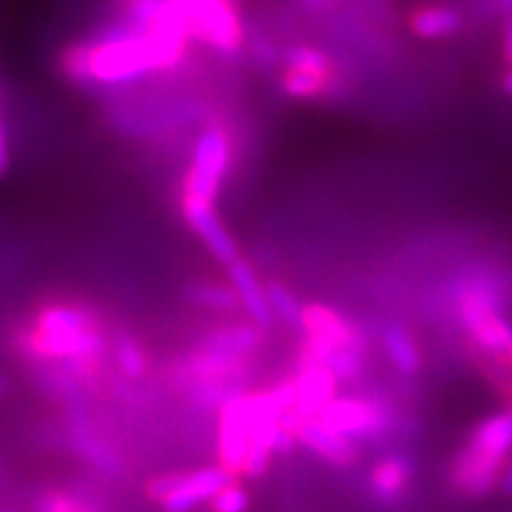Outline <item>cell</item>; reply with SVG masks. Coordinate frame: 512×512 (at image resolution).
<instances>
[{
	"label": "cell",
	"instance_id": "obj_11",
	"mask_svg": "<svg viewBox=\"0 0 512 512\" xmlns=\"http://www.w3.org/2000/svg\"><path fill=\"white\" fill-rule=\"evenodd\" d=\"M69 422H72V430H69V439H72L74 451L86 460L88 465H93L95 470H100L107 477H119L121 475V463L114 456V451L105 441H100L93 432V422L88 418L86 403H69Z\"/></svg>",
	"mask_w": 512,
	"mask_h": 512
},
{
	"label": "cell",
	"instance_id": "obj_34",
	"mask_svg": "<svg viewBox=\"0 0 512 512\" xmlns=\"http://www.w3.org/2000/svg\"><path fill=\"white\" fill-rule=\"evenodd\" d=\"M302 3H304V8H306V10H311V12H320V10L328 8L330 0H302Z\"/></svg>",
	"mask_w": 512,
	"mask_h": 512
},
{
	"label": "cell",
	"instance_id": "obj_32",
	"mask_svg": "<svg viewBox=\"0 0 512 512\" xmlns=\"http://www.w3.org/2000/svg\"><path fill=\"white\" fill-rule=\"evenodd\" d=\"M503 57L512 67V15H505L503 19Z\"/></svg>",
	"mask_w": 512,
	"mask_h": 512
},
{
	"label": "cell",
	"instance_id": "obj_36",
	"mask_svg": "<svg viewBox=\"0 0 512 512\" xmlns=\"http://www.w3.org/2000/svg\"><path fill=\"white\" fill-rule=\"evenodd\" d=\"M110 3H112L114 8H117V10H124L126 5H131V3H133V0H110Z\"/></svg>",
	"mask_w": 512,
	"mask_h": 512
},
{
	"label": "cell",
	"instance_id": "obj_19",
	"mask_svg": "<svg viewBox=\"0 0 512 512\" xmlns=\"http://www.w3.org/2000/svg\"><path fill=\"white\" fill-rule=\"evenodd\" d=\"M382 347L392 366L401 375H415L422 366L420 349L415 347V339L411 332L403 328L401 323H387L382 328Z\"/></svg>",
	"mask_w": 512,
	"mask_h": 512
},
{
	"label": "cell",
	"instance_id": "obj_31",
	"mask_svg": "<svg viewBox=\"0 0 512 512\" xmlns=\"http://www.w3.org/2000/svg\"><path fill=\"white\" fill-rule=\"evenodd\" d=\"M10 171V145H8V128L3 119V98H0V178Z\"/></svg>",
	"mask_w": 512,
	"mask_h": 512
},
{
	"label": "cell",
	"instance_id": "obj_25",
	"mask_svg": "<svg viewBox=\"0 0 512 512\" xmlns=\"http://www.w3.org/2000/svg\"><path fill=\"white\" fill-rule=\"evenodd\" d=\"M266 297H268V304H271L273 316L283 318L290 328L302 330L304 306L290 290H287L283 283H278V280L266 283Z\"/></svg>",
	"mask_w": 512,
	"mask_h": 512
},
{
	"label": "cell",
	"instance_id": "obj_14",
	"mask_svg": "<svg viewBox=\"0 0 512 512\" xmlns=\"http://www.w3.org/2000/svg\"><path fill=\"white\" fill-rule=\"evenodd\" d=\"M413 482V463L403 453H389L370 470V496L380 505L399 503Z\"/></svg>",
	"mask_w": 512,
	"mask_h": 512
},
{
	"label": "cell",
	"instance_id": "obj_26",
	"mask_svg": "<svg viewBox=\"0 0 512 512\" xmlns=\"http://www.w3.org/2000/svg\"><path fill=\"white\" fill-rule=\"evenodd\" d=\"M280 62H285L292 69H304L320 76H330L332 79V62L330 57L320 48L313 46H290L280 53Z\"/></svg>",
	"mask_w": 512,
	"mask_h": 512
},
{
	"label": "cell",
	"instance_id": "obj_23",
	"mask_svg": "<svg viewBox=\"0 0 512 512\" xmlns=\"http://www.w3.org/2000/svg\"><path fill=\"white\" fill-rule=\"evenodd\" d=\"M330 76H320L313 72H304V69L287 67L283 76H280V86L290 98L297 100H313L320 98L330 88Z\"/></svg>",
	"mask_w": 512,
	"mask_h": 512
},
{
	"label": "cell",
	"instance_id": "obj_9",
	"mask_svg": "<svg viewBox=\"0 0 512 512\" xmlns=\"http://www.w3.org/2000/svg\"><path fill=\"white\" fill-rule=\"evenodd\" d=\"M181 209L188 226L200 235V240L209 247V252L216 256V261H221V264L228 268L233 261L240 259L238 242L233 240V235L228 233V228L223 226L219 216H216L214 204L185 200V197H181Z\"/></svg>",
	"mask_w": 512,
	"mask_h": 512
},
{
	"label": "cell",
	"instance_id": "obj_6",
	"mask_svg": "<svg viewBox=\"0 0 512 512\" xmlns=\"http://www.w3.org/2000/svg\"><path fill=\"white\" fill-rule=\"evenodd\" d=\"M105 337L100 330H74V332H43L36 328H19L17 351L27 361L57 363L72 356H102Z\"/></svg>",
	"mask_w": 512,
	"mask_h": 512
},
{
	"label": "cell",
	"instance_id": "obj_21",
	"mask_svg": "<svg viewBox=\"0 0 512 512\" xmlns=\"http://www.w3.org/2000/svg\"><path fill=\"white\" fill-rule=\"evenodd\" d=\"M245 382L242 380H195L188 382V399L202 411L209 408H221L228 401L245 396Z\"/></svg>",
	"mask_w": 512,
	"mask_h": 512
},
{
	"label": "cell",
	"instance_id": "obj_27",
	"mask_svg": "<svg viewBox=\"0 0 512 512\" xmlns=\"http://www.w3.org/2000/svg\"><path fill=\"white\" fill-rule=\"evenodd\" d=\"M36 512H95L93 505H88L74 494H64V491H48V494L38 496Z\"/></svg>",
	"mask_w": 512,
	"mask_h": 512
},
{
	"label": "cell",
	"instance_id": "obj_4",
	"mask_svg": "<svg viewBox=\"0 0 512 512\" xmlns=\"http://www.w3.org/2000/svg\"><path fill=\"white\" fill-rule=\"evenodd\" d=\"M230 162H233V138L221 119L211 121L202 128L195 140L192 164L183 181L185 200L214 204L221 183L226 181Z\"/></svg>",
	"mask_w": 512,
	"mask_h": 512
},
{
	"label": "cell",
	"instance_id": "obj_18",
	"mask_svg": "<svg viewBox=\"0 0 512 512\" xmlns=\"http://www.w3.org/2000/svg\"><path fill=\"white\" fill-rule=\"evenodd\" d=\"M31 328L43 332H74V330H98L95 311L79 304H43L31 318Z\"/></svg>",
	"mask_w": 512,
	"mask_h": 512
},
{
	"label": "cell",
	"instance_id": "obj_5",
	"mask_svg": "<svg viewBox=\"0 0 512 512\" xmlns=\"http://www.w3.org/2000/svg\"><path fill=\"white\" fill-rule=\"evenodd\" d=\"M238 482L221 465L202 467L195 472H174L159 475L147 484V496L162 505L164 512H190L197 505L209 503L223 486Z\"/></svg>",
	"mask_w": 512,
	"mask_h": 512
},
{
	"label": "cell",
	"instance_id": "obj_20",
	"mask_svg": "<svg viewBox=\"0 0 512 512\" xmlns=\"http://www.w3.org/2000/svg\"><path fill=\"white\" fill-rule=\"evenodd\" d=\"M408 27L418 38H425V41H434V38H446L456 36L460 29H463V15L453 8H439V5H432V8H420L411 15V22Z\"/></svg>",
	"mask_w": 512,
	"mask_h": 512
},
{
	"label": "cell",
	"instance_id": "obj_15",
	"mask_svg": "<svg viewBox=\"0 0 512 512\" xmlns=\"http://www.w3.org/2000/svg\"><path fill=\"white\" fill-rule=\"evenodd\" d=\"M299 361L318 363V366L330 370L337 382H354L363 375V370H366V356L356 354V351H351L347 347H337V344L320 342V339L306 335L302 342Z\"/></svg>",
	"mask_w": 512,
	"mask_h": 512
},
{
	"label": "cell",
	"instance_id": "obj_3",
	"mask_svg": "<svg viewBox=\"0 0 512 512\" xmlns=\"http://www.w3.org/2000/svg\"><path fill=\"white\" fill-rule=\"evenodd\" d=\"M320 422L354 444H380L399 430V415L387 401L335 396L318 415Z\"/></svg>",
	"mask_w": 512,
	"mask_h": 512
},
{
	"label": "cell",
	"instance_id": "obj_33",
	"mask_svg": "<svg viewBox=\"0 0 512 512\" xmlns=\"http://www.w3.org/2000/svg\"><path fill=\"white\" fill-rule=\"evenodd\" d=\"M501 491L505 496H512V458L508 460V463H505V467H503V475H501Z\"/></svg>",
	"mask_w": 512,
	"mask_h": 512
},
{
	"label": "cell",
	"instance_id": "obj_10",
	"mask_svg": "<svg viewBox=\"0 0 512 512\" xmlns=\"http://www.w3.org/2000/svg\"><path fill=\"white\" fill-rule=\"evenodd\" d=\"M292 382L294 389H297V399H294L292 411L302 420L318 418L320 411L335 399L339 387V382L330 370L309 361H299V368L294 373Z\"/></svg>",
	"mask_w": 512,
	"mask_h": 512
},
{
	"label": "cell",
	"instance_id": "obj_30",
	"mask_svg": "<svg viewBox=\"0 0 512 512\" xmlns=\"http://www.w3.org/2000/svg\"><path fill=\"white\" fill-rule=\"evenodd\" d=\"M275 453L271 448L261 446V444H249L247 456H245V465H242V477L249 479H259L266 475L268 465H271V458Z\"/></svg>",
	"mask_w": 512,
	"mask_h": 512
},
{
	"label": "cell",
	"instance_id": "obj_37",
	"mask_svg": "<svg viewBox=\"0 0 512 512\" xmlns=\"http://www.w3.org/2000/svg\"><path fill=\"white\" fill-rule=\"evenodd\" d=\"M503 15H512V0H501Z\"/></svg>",
	"mask_w": 512,
	"mask_h": 512
},
{
	"label": "cell",
	"instance_id": "obj_38",
	"mask_svg": "<svg viewBox=\"0 0 512 512\" xmlns=\"http://www.w3.org/2000/svg\"><path fill=\"white\" fill-rule=\"evenodd\" d=\"M0 392H5V380H3V377H0Z\"/></svg>",
	"mask_w": 512,
	"mask_h": 512
},
{
	"label": "cell",
	"instance_id": "obj_16",
	"mask_svg": "<svg viewBox=\"0 0 512 512\" xmlns=\"http://www.w3.org/2000/svg\"><path fill=\"white\" fill-rule=\"evenodd\" d=\"M228 278L230 283H233V290L238 292L240 306H245L252 323L259 325L261 330L268 328L275 320V316L271 311V304H268L266 287L259 280V275L254 273V268L249 266L247 261L238 259L228 266Z\"/></svg>",
	"mask_w": 512,
	"mask_h": 512
},
{
	"label": "cell",
	"instance_id": "obj_1",
	"mask_svg": "<svg viewBox=\"0 0 512 512\" xmlns=\"http://www.w3.org/2000/svg\"><path fill=\"white\" fill-rule=\"evenodd\" d=\"M512 453V406L484 418L451 465V484L460 496L484 498L501 484Z\"/></svg>",
	"mask_w": 512,
	"mask_h": 512
},
{
	"label": "cell",
	"instance_id": "obj_35",
	"mask_svg": "<svg viewBox=\"0 0 512 512\" xmlns=\"http://www.w3.org/2000/svg\"><path fill=\"white\" fill-rule=\"evenodd\" d=\"M503 91L508 93V95H512V69L508 74H505V79H503Z\"/></svg>",
	"mask_w": 512,
	"mask_h": 512
},
{
	"label": "cell",
	"instance_id": "obj_22",
	"mask_svg": "<svg viewBox=\"0 0 512 512\" xmlns=\"http://www.w3.org/2000/svg\"><path fill=\"white\" fill-rule=\"evenodd\" d=\"M185 299L211 311H233L235 306H240L238 292L233 290V285L221 283H190L185 287Z\"/></svg>",
	"mask_w": 512,
	"mask_h": 512
},
{
	"label": "cell",
	"instance_id": "obj_24",
	"mask_svg": "<svg viewBox=\"0 0 512 512\" xmlns=\"http://www.w3.org/2000/svg\"><path fill=\"white\" fill-rule=\"evenodd\" d=\"M114 358H117L121 373L128 380H140L147 373V358L140 344L126 332H117L114 335Z\"/></svg>",
	"mask_w": 512,
	"mask_h": 512
},
{
	"label": "cell",
	"instance_id": "obj_8",
	"mask_svg": "<svg viewBox=\"0 0 512 512\" xmlns=\"http://www.w3.org/2000/svg\"><path fill=\"white\" fill-rule=\"evenodd\" d=\"M249 448L247 394L219 408V465L235 479L242 477V465Z\"/></svg>",
	"mask_w": 512,
	"mask_h": 512
},
{
	"label": "cell",
	"instance_id": "obj_17",
	"mask_svg": "<svg viewBox=\"0 0 512 512\" xmlns=\"http://www.w3.org/2000/svg\"><path fill=\"white\" fill-rule=\"evenodd\" d=\"M261 347H264V332L259 325L233 323L207 332L197 349L214 351V354L230 358H252Z\"/></svg>",
	"mask_w": 512,
	"mask_h": 512
},
{
	"label": "cell",
	"instance_id": "obj_2",
	"mask_svg": "<svg viewBox=\"0 0 512 512\" xmlns=\"http://www.w3.org/2000/svg\"><path fill=\"white\" fill-rule=\"evenodd\" d=\"M216 110L204 98H143L119 100L107 110L105 124L114 133L133 140L169 138L183 128L207 126L216 121Z\"/></svg>",
	"mask_w": 512,
	"mask_h": 512
},
{
	"label": "cell",
	"instance_id": "obj_28",
	"mask_svg": "<svg viewBox=\"0 0 512 512\" xmlns=\"http://www.w3.org/2000/svg\"><path fill=\"white\" fill-rule=\"evenodd\" d=\"M245 46L249 48V57H252L259 67L271 69L280 62V55H278V50H275V43L266 34H261V31L247 29Z\"/></svg>",
	"mask_w": 512,
	"mask_h": 512
},
{
	"label": "cell",
	"instance_id": "obj_39",
	"mask_svg": "<svg viewBox=\"0 0 512 512\" xmlns=\"http://www.w3.org/2000/svg\"><path fill=\"white\" fill-rule=\"evenodd\" d=\"M0 5H3V0H0Z\"/></svg>",
	"mask_w": 512,
	"mask_h": 512
},
{
	"label": "cell",
	"instance_id": "obj_12",
	"mask_svg": "<svg viewBox=\"0 0 512 512\" xmlns=\"http://www.w3.org/2000/svg\"><path fill=\"white\" fill-rule=\"evenodd\" d=\"M247 363L249 358H230L214 354V351L197 349L183 361L176 363V380L178 382H195V380H242L247 382Z\"/></svg>",
	"mask_w": 512,
	"mask_h": 512
},
{
	"label": "cell",
	"instance_id": "obj_13",
	"mask_svg": "<svg viewBox=\"0 0 512 512\" xmlns=\"http://www.w3.org/2000/svg\"><path fill=\"white\" fill-rule=\"evenodd\" d=\"M297 444L309 448L316 456L325 458L337 467H351L358 460V448L354 441H349L342 434L330 430L325 422L318 418L304 420L297 430Z\"/></svg>",
	"mask_w": 512,
	"mask_h": 512
},
{
	"label": "cell",
	"instance_id": "obj_7",
	"mask_svg": "<svg viewBox=\"0 0 512 512\" xmlns=\"http://www.w3.org/2000/svg\"><path fill=\"white\" fill-rule=\"evenodd\" d=\"M302 330L306 337L320 339V342L347 347L356 354H368V337L358 328L354 320L323 304H306L302 313Z\"/></svg>",
	"mask_w": 512,
	"mask_h": 512
},
{
	"label": "cell",
	"instance_id": "obj_29",
	"mask_svg": "<svg viewBox=\"0 0 512 512\" xmlns=\"http://www.w3.org/2000/svg\"><path fill=\"white\" fill-rule=\"evenodd\" d=\"M209 503L211 512H247L249 496L238 482H230Z\"/></svg>",
	"mask_w": 512,
	"mask_h": 512
}]
</instances>
